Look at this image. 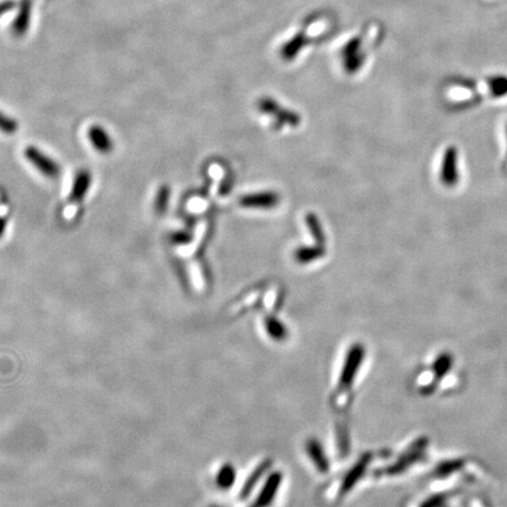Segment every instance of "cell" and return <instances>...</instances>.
Here are the masks:
<instances>
[{
  "mask_svg": "<svg viewBox=\"0 0 507 507\" xmlns=\"http://www.w3.org/2000/svg\"><path fill=\"white\" fill-rule=\"evenodd\" d=\"M308 451H309V455L313 458V462L318 465V468L325 471L327 468H328V465H327V460H325L324 456L322 453L321 446L318 444L315 443V442H311L309 444Z\"/></svg>",
  "mask_w": 507,
  "mask_h": 507,
  "instance_id": "cell-10",
  "label": "cell"
},
{
  "mask_svg": "<svg viewBox=\"0 0 507 507\" xmlns=\"http://www.w3.org/2000/svg\"><path fill=\"white\" fill-rule=\"evenodd\" d=\"M362 360H363V349L360 345H356L349 353L348 358L345 362L344 369H343V373H342L341 383H340L341 386H343V388L350 386V383L355 378V373L360 368Z\"/></svg>",
  "mask_w": 507,
  "mask_h": 507,
  "instance_id": "cell-2",
  "label": "cell"
},
{
  "mask_svg": "<svg viewBox=\"0 0 507 507\" xmlns=\"http://www.w3.org/2000/svg\"><path fill=\"white\" fill-rule=\"evenodd\" d=\"M266 468H267L266 465L263 464L261 468H258V471L255 472V475H251V477H250L249 480H248V482H247L246 485L243 486V495H247V493H248V492H249L250 490H251V488H253L254 485L258 483V477H260V475H262V472H265V470H266Z\"/></svg>",
  "mask_w": 507,
  "mask_h": 507,
  "instance_id": "cell-12",
  "label": "cell"
},
{
  "mask_svg": "<svg viewBox=\"0 0 507 507\" xmlns=\"http://www.w3.org/2000/svg\"><path fill=\"white\" fill-rule=\"evenodd\" d=\"M5 229H6V220L0 216V238L4 234Z\"/></svg>",
  "mask_w": 507,
  "mask_h": 507,
  "instance_id": "cell-15",
  "label": "cell"
},
{
  "mask_svg": "<svg viewBox=\"0 0 507 507\" xmlns=\"http://www.w3.org/2000/svg\"><path fill=\"white\" fill-rule=\"evenodd\" d=\"M92 175L88 171H80L76 174L73 186H72L71 200L74 203L83 201L85 195L87 194L88 189L91 187Z\"/></svg>",
  "mask_w": 507,
  "mask_h": 507,
  "instance_id": "cell-6",
  "label": "cell"
},
{
  "mask_svg": "<svg viewBox=\"0 0 507 507\" xmlns=\"http://www.w3.org/2000/svg\"><path fill=\"white\" fill-rule=\"evenodd\" d=\"M18 123L0 112V131L5 134H14L18 131Z\"/></svg>",
  "mask_w": 507,
  "mask_h": 507,
  "instance_id": "cell-11",
  "label": "cell"
},
{
  "mask_svg": "<svg viewBox=\"0 0 507 507\" xmlns=\"http://www.w3.org/2000/svg\"><path fill=\"white\" fill-rule=\"evenodd\" d=\"M16 8V3L13 0H4L0 3V17L4 16L6 13L12 11Z\"/></svg>",
  "mask_w": 507,
  "mask_h": 507,
  "instance_id": "cell-13",
  "label": "cell"
},
{
  "mask_svg": "<svg viewBox=\"0 0 507 507\" xmlns=\"http://www.w3.org/2000/svg\"><path fill=\"white\" fill-rule=\"evenodd\" d=\"M173 241L175 242V243H183V242L187 241L188 240V236H187L186 234H174L173 235Z\"/></svg>",
  "mask_w": 507,
  "mask_h": 507,
  "instance_id": "cell-14",
  "label": "cell"
},
{
  "mask_svg": "<svg viewBox=\"0 0 507 507\" xmlns=\"http://www.w3.org/2000/svg\"><path fill=\"white\" fill-rule=\"evenodd\" d=\"M281 482L280 475H273L267 482L266 486L262 490L261 495H258L256 503L253 507H267L273 500V495H276L278 485Z\"/></svg>",
  "mask_w": 507,
  "mask_h": 507,
  "instance_id": "cell-7",
  "label": "cell"
},
{
  "mask_svg": "<svg viewBox=\"0 0 507 507\" xmlns=\"http://www.w3.org/2000/svg\"><path fill=\"white\" fill-rule=\"evenodd\" d=\"M24 154L25 158H28V161L36 167L40 173L50 178H56L60 174L59 165L36 147H28L25 149Z\"/></svg>",
  "mask_w": 507,
  "mask_h": 507,
  "instance_id": "cell-1",
  "label": "cell"
},
{
  "mask_svg": "<svg viewBox=\"0 0 507 507\" xmlns=\"http://www.w3.org/2000/svg\"><path fill=\"white\" fill-rule=\"evenodd\" d=\"M32 8L33 3L32 0H21L19 4V11L17 14L16 19L13 20L11 25V31L16 37H23L30 28L31 24Z\"/></svg>",
  "mask_w": 507,
  "mask_h": 507,
  "instance_id": "cell-3",
  "label": "cell"
},
{
  "mask_svg": "<svg viewBox=\"0 0 507 507\" xmlns=\"http://www.w3.org/2000/svg\"><path fill=\"white\" fill-rule=\"evenodd\" d=\"M88 138L92 145L96 151L103 154H108L111 153L114 143L112 141L111 136L108 135L107 132L103 130V127L92 126L88 130Z\"/></svg>",
  "mask_w": 507,
  "mask_h": 507,
  "instance_id": "cell-4",
  "label": "cell"
},
{
  "mask_svg": "<svg viewBox=\"0 0 507 507\" xmlns=\"http://www.w3.org/2000/svg\"><path fill=\"white\" fill-rule=\"evenodd\" d=\"M235 478L234 468L226 465L220 470L218 475V485L220 488H229L230 485L233 484Z\"/></svg>",
  "mask_w": 507,
  "mask_h": 507,
  "instance_id": "cell-9",
  "label": "cell"
},
{
  "mask_svg": "<svg viewBox=\"0 0 507 507\" xmlns=\"http://www.w3.org/2000/svg\"><path fill=\"white\" fill-rule=\"evenodd\" d=\"M442 180L448 186L455 185L457 183V180H458V173H457V152L455 148H448V152L445 153L443 168H442Z\"/></svg>",
  "mask_w": 507,
  "mask_h": 507,
  "instance_id": "cell-5",
  "label": "cell"
},
{
  "mask_svg": "<svg viewBox=\"0 0 507 507\" xmlns=\"http://www.w3.org/2000/svg\"><path fill=\"white\" fill-rule=\"evenodd\" d=\"M171 190L167 186H163L158 189L156 198H155V209L158 213H163L169 203Z\"/></svg>",
  "mask_w": 507,
  "mask_h": 507,
  "instance_id": "cell-8",
  "label": "cell"
},
{
  "mask_svg": "<svg viewBox=\"0 0 507 507\" xmlns=\"http://www.w3.org/2000/svg\"><path fill=\"white\" fill-rule=\"evenodd\" d=\"M214 507H215V506H214ZM216 507H218V506H216Z\"/></svg>",
  "mask_w": 507,
  "mask_h": 507,
  "instance_id": "cell-16",
  "label": "cell"
}]
</instances>
